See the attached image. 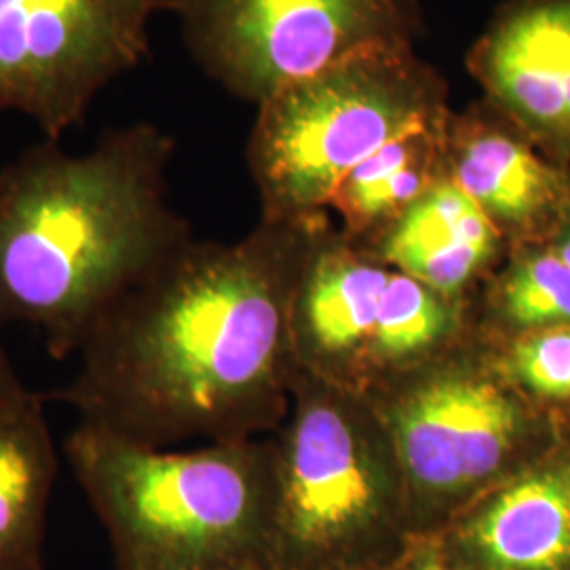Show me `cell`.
Instances as JSON below:
<instances>
[{
    "mask_svg": "<svg viewBox=\"0 0 570 570\" xmlns=\"http://www.w3.org/2000/svg\"><path fill=\"white\" fill-rule=\"evenodd\" d=\"M449 117L450 112L385 144L346 176L332 202H341L355 223L400 218L438 183L433 167L446 155Z\"/></svg>",
    "mask_w": 570,
    "mask_h": 570,
    "instance_id": "14",
    "label": "cell"
},
{
    "mask_svg": "<svg viewBox=\"0 0 570 570\" xmlns=\"http://www.w3.org/2000/svg\"><path fill=\"white\" fill-rule=\"evenodd\" d=\"M161 9L164 0H0V112L60 142L104 87L146 60Z\"/></svg>",
    "mask_w": 570,
    "mask_h": 570,
    "instance_id": "6",
    "label": "cell"
},
{
    "mask_svg": "<svg viewBox=\"0 0 570 570\" xmlns=\"http://www.w3.org/2000/svg\"><path fill=\"white\" fill-rule=\"evenodd\" d=\"M389 273L338 256H327L306 294V315L315 341L327 351L357 345L374 332Z\"/></svg>",
    "mask_w": 570,
    "mask_h": 570,
    "instance_id": "15",
    "label": "cell"
},
{
    "mask_svg": "<svg viewBox=\"0 0 570 570\" xmlns=\"http://www.w3.org/2000/svg\"><path fill=\"white\" fill-rule=\"evenodd\" d=\"M383 484L345 419L326 406L301 416L285 471L282 520L301 546L327 548L366 529Z\"/></svg>",
    "mask_w": 570,
    "mask_h": 570,
    "instance_id": "9",
    "label": "cell"
},
{
    "mask_svg": "<svg viewBox=\"0 0 570 570\" xmlns=\"http://www.w3.org/2000/svg\"><path fill=\"white\" fill-rule=\"evenodd\" d=\"M268 249L178 247L91 326L56 400L79 423L159 449L193 429H226L263 400L282 346Z\"/></svg>",
    "mask_w": 570,
    "mask_h": 570,
    "instance_id": "1",
    "label": "cell"
},
{
    "mask_svg": "<svg viewBox=\"0 0 570 570\" xmlns=\"http://www.w3.org/2000/svg\"><path fill=\"white\" fill-rule=\"evenodd\" d=\"M508 315L524 327H556L570 322V268L553 249L518 261L503 285Z\"/></svg>",
    "mask_w": 570,
    "mask_h": 570,
    "instance_id": "16",
    "label": "cell"
},
{
    "mask_svg": "<svg viewBox=\"0 0 570 570\" xmlns=\"http://www.w3.org/2000/svg\"><path fill=\"white\" fill-rule=\"evenodd\" d=\"M501 230L452 178H442L397 218L385 258L435 292H454L489 263Z\"/></svg>",
    "mask_w": 570,
    "mask_h": 570,
    "instance_id": "11",
    "label": "cell"
},
{
    "mask_svg": "<svg viewBox=\"0 0 570 570\" xmlns=\"http://www.w3.org/2000/svg\"><path fill=\"white\" fill-rule=\"evenodd\" d=\"M465 537L484 570H570V471L515 480L471 520Z\"/></svg>",
    "mask_w": 570,
    "mask_h": 570,
    "instance_id": "12",
    "label": "cell"
},
{
    "mask_svg": "<svg viewBox=\"0 0 570 570\" xmlns=\"http://www.w3.org/2000/svg\"><path fill=\"white\" fill-rule=\"evenodd\" d=\"M32 391L21 383L18 370L11 364L7 351L0 345V410L23 402Z\"/></svg>",
    "mask_w": 570,
    "mask_h": 570,
    "instance_id": "19",
    "label": "cell"
},
{
    "mask_svg": "<svg viewBox=\"0 0 570 570\" xmlns=\"http://www.w3.org/2000/svg\"><path fill=\"white\" fill-rule=\"evenodd\" d=\"M63 452L115 570H256L265 492L249 452H167L79 423Z\"/></svg>",
    "mask_w": 570,
    "mask_h": 570,
    "instance_id": "3",
    "label": "cell"
},
{
    "mask_svg": "<svg viewBox=\"0 0 570 570\" xmlns=\"http://www.w3.org/2000/svg\"><path fill=\"white\" fill-rule=\"evenodd\" d=\"M444 115V82L410 47L370 49L258 104L252 169L268 204L303 212L332 202L385 144Z\"/></svg>",
    "mask_w": 570,
    "mask_h": 570,
    "instance_id": "4",
    "label": "cell"
},
{
    "mask_svg": "<svg viewBox=\"0 0 570 570\" xmlns=\"http://www.w3.org/2000/svg\"><path fill=\"white\" fill-rule=\"evenodd\" d=\"M444 327L446 315L433 289L407 275H389L374 324V341L383 353L395 357L425 348Z\"/></svg>",
    "mask_w": 570,
    "mask_h": 570,
    "instance_id": "17",
    "label": "cell"
},
{
    "mask_svg": "<svg viewBox=\"0 0 570 570\" xmlns=\"http://www.w3.org/2000/svg\"><path fill=\"white\" fill-rule=\"evenodd\" d=\"M513 372L541 397H570V327H546L518 345Z\"/></svg>",
    "mask_w": 570,
    "mask_h": 570,
    "instance_id": "18",
    "label": "cell"
},
{
    "mask_svg": "<svg viewBox=\"0 0 570 570\" xmlns=\"http://www.w3.org/2000/svg\"><path fill=\"white\" fill-rule=\"evenodd\" d=\"M58 450L41 395L0 410V570H42Z\"/></svg>",
    "mask_w": 570,
    "mask_h": 570,
    "instance_id": "13",
    "label": "cell"
},
{
    "mask_svg": "<svg viewBox=\"0 0 570 570\" xmlns=\"http://www.w3.org/2000/svg\"><path fill=\"white\" fill-rule=\"evenodd\" d=\"M469 68L530 142L570 159V0H513Z\"/></svg>",
    "mask_w": 570,
    "mask_h": 570,
    "instance_id": "7",
    "label": "cell"
},
{
    "mask_svg": "<svg viewBox=\"0 0 570 570\" xmlns=\"http://www.w3.org/2000/svg\"><path fill=\"white\" fill-rule=\"evenodd\" d=\"M452 180L494 226L532 228L567 207L564 176L546 164L529 138L492 104L473 106L446 122Z\"/></svg>",
    "mask_w": 570,
    "mask_h": 570,
    "instance_id": "10",
    "label": "cell"
},
{
    "mask_svg": "<svg viewBox=\"0 0 570 570\" xmlns=\"http://www.w3.org/2000/svg\"><path fill=\"white\" fill-rule=\"evenodd\" d=\"M190 53L230 94L263 104L351 56L410 47L414 0H164Z\"/></svg>",
    "mask_w": 570,
    "mask_h": 570,
    "instance_id": "5",
    "label": "cell"
},
{
    "mask_svg": "<svg viewBox=\"0 0 570 570\" xmlns=\"http://www.w3.org/2000/svg\"><path fill=\"white\" fill-rule=\"evenodd\" d=\"M522 429L520 410L501 389L469 376H444L410 393L393 414L400 456L412 480L456 492L503 465Z\"/></svg>",
    "mask_w": 570,
    "mask_h": 570,
    "instance_id": "8",
    "label": "cell"
},
{
    "mask_svg": "<svg viewBox=\"0 0 570 570\" xmlns=\"http://www.w3.org/2000/svg\"><path fill=\"white\" fill-rule=\"evenodd\" d=\"M553 252L569 265L570 268V216L564 226L558 233V244L553 247Z\"/></svg>",
    "mask_w": 570,
    "mask_h": 570,
    "instance_id": "20",
    "label": "cell"
},
{
    "mask_svg": "<svg viewBox=\"0 0 570 570\" xmlns=\"http://www.w3.org/2000/svg\"><path fill=\"white\" fill-rule=\"evenodd\" d=\"M171 140L148 122L82 155L42 140L0 169V324L37 327L56 360L183 247L164 202Z\"/></svg>",
    "mask_w": 570,
    "mask_h": 570,
    "instance_id": "2",
    "label": "cell"
},
{
    "mask_svg": "<svg viewBox=\"0 0 570 570\" xmlns=\"http://www.w3.org/2000/svg\"><path fill=\"white\" fill-rule=\"evenodd\" d=\"M414 570H454L452 567H449L444 560H440V558H423Z\"/></svg>",
    "mask_w": 570,
    "mask_h": 570,
    "instance_id": "21",
    "label": "cell"
}]
</instances>
